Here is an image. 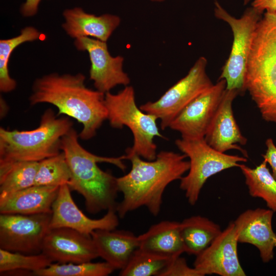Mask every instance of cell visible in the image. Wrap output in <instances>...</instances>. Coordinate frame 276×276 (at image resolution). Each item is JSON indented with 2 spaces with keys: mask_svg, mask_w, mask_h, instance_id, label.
<instances>
[{
  "mask_svg": "<svg viewBox=\"0 0 276 276\" xmlns=\"http://www.w3.org/2000/svg\"><path fill=\"white\" fill-rule=\"evenodd\" d=\"M131 163L130 171L117 178L119 192L123 198L116 212L120 218L142 206L156 216L159 213L163 196L171 182L180 179L190 168L185 154L161 151L152 160H145L136 154L126 155Z\"/></svg>",
  "mask_w": 276,
  "mask_h": 276,
  "instance_id": "6da1fadb",
  "label": "cell"
},
{
  "mask_svg": "<svg viewBox=\"0 0 276 276\" xmlns=\"http://www.w3.org/2000/svg\"><path fill=\"white\" fill-rule=\"evenodd\" d=\"M85 80L81 73L44 76L33 84L30 105L49 103L55 106L58 116L65 115L82 124L80 139L90 140L107 120V111L105 94L87 87Z\"/></svg>",
  "mask_w": 276,
  "mask_h": 276,
  "instance_id": "7a4b0ae2",
  "label": "cell"
},
{
  "mask_svg": "<svg viewBox=\"0 0 276 276\" xmlns=\"http://www.w3.org/2000/svg\"><path fill=\"white\" fill-rule=\"evenodd\" d=\"M79 134L72 128L61 138L60 149L65 156L71 173L67 185L81 194L86 211L95 214L103 211H116L119 192L117 178L101 169L99 163L112 164L124 171L125 154L119 157L95 155L84 149L78 141Z\"/></svg>",
  "mask_w": 276,
  "mask_h": 276,
  "instance_id": "3957f363",
  "label": "cell"
},
{
  "mask_svg": "<svg viewBox=\"0 0 276 276\" xmlns=\"http://www.w3.org/2000/svg\"><path fill=\"white\" fill-rule=\"evenodd\" d=\"M246 89L262 118L276 122V13L266 11L255 31L248 60Z\"/></svg>",
  "mask_w": 276,
  "mask_h": 276,
  "instance_id": "277c9868",
  "label": "cell"
},
{
  "mask_svg": "<svg viewBox=\"0 0 276 276\" xmlns=\"http://www.w3.org/2000/svg\"><path fill=\"white\" fill-rule=\"evenodd\" d=\"M47 109L38 126L31 130L0 128V163L40 162L61 151L62 137L73 128L68 117H58Z\"/></svg>",
  "mask_w": 276,
  "mask_h": 276,
  "instance_id": "5b68a950",
  "label": "cell"
},
{
  "mask_svg": "<svg viewBox=\"0 0 276 276\" xmlns=\"http://www.w3.org/2000/svg\"><path fill=\"white\" fill-rule=\"evenodd\" d=\"M104 102L110 126L119 129L126 126L132 132L133 145L126 150V155L136 154L148 160L155 159L157 153L154 138H165L159 131L157 118L137 106L133 87L126 86L116 94L106 93Z\"/></svg>",
  "mask_w": 276,
  "mask_h": 276,
  "instance_id": "8992f818",
  "label": "cell"
},
{
  "mask_svg": "<svg viewBox=\"0 0 276 276\" xmlns=\"http://www.w3.org/2000/svg\"><path fill=\"white\" fill-rule=\"evenodd\" d=\"M214 15L229 25L233 41L229 57L219 78L226 81V89H236L239 94L246 89V75L254 37L263 12L254 7L247 8L240 18L229 14L217 1L214 3Z\"/></svg>",
  "mask_w": 276,
  "mask_h": 276,
  "instance_id": "52a82bcc",
  "label": "cell"
},
{
  "mask_svg": "<svg viewBox=\"0 0 276 276\" xmlns=\"http://www.w3.org/2000/svg\"><path fill=\"white\" fill-rule=\"evenodd\" d=\"M177 147L190 158L188 174L180 179V189L185 191L189 203L195 205L198 200L201 190L211 176L223 170L239 167L240 163L247 158L228 155L211 147L204 138L177 139Z\"/></svg>",
  "mask_w": 276,
  "mask_h": 276,
  "instance_id": "ba28073f",
  "label": "cell"
},
{
  "mask_svg": "<svg viewBox=\"0 0 276 276\" xmlns=\"http://www.w3.org/2000/svg\"><path fill=\"white\" fill-rule=\"evenodd\" d=\"M207 62L204 57H200L184 77L158 100L141 105L140 109L160 120L162 129L169 127L186 106L213 85L206 73Z\"/></svg>",
  "mask_w": 276,
  "mask_h": 276,
  "instance_id": "9c48e42d",
  "label": "cell"
},
{
  "mask_svg": "<svg viewBox=\"0 0 276 276\" xmlns=\"http://www.w3.org/2000/svg\"><path fill=\"white\" fill-rule=\"evenodd\" d=\"M51 214H1L0 248L27 255L41 253Z\"/></svg>",
  "mask_w": 276,
  "mask_h": 276,
  "instance_id": "30bf717a",
  "label": "cell"
},
{
  "mask_svg": "<svg viewBox=\"0 0 276 276\" xmlns=\"http://www.w3.org/2000/svg\"><path fill=\"white\" fill-rule=\"evenodd\" d=\"M226 81L218 80L191 102L172 121L169 127L185 139L204 138L226 89Z\"/></svg>",
  "mask_w": 276,
  "mask_h": 276,
  "instance_id": "8fae6325",
  "label": "cell"
},
{
  "mask_svg": "<svg viewBox=\"0 0 276 276\" xmlns=\"http://www.w3.org/2000/svg\"><path fill=\"white\" fill-rule=\"evenodd\" d=\"M74 43L78 50L88 53L91 63L89 78L96 90L106 94L117 85H129L130 78L123 68L124 58L112 56L106 42L82 37L76 38Z\"/></svg>",
  "mask_w": 276,
  "mask_h": 276,
  "instance_id": "7c38bea8",
  "label": "cell"
},
{
  "mask_svg": "<svg viewBox=\"0 0 276 276\" xmlns=\"http://www.w3.org/2000/svg\"><path fill=\"white\" fill-rule=\"evenodd\" d=\"M238 239L234 222L203 251L196 256L194 267L201 276H245L238 258Z\"/></svg>",
  "mask_w": 276,
  "mask_h": 276,
  "instance_id": "4fadbf2b",
  "label": "cell"
},
{
  "mask_svg": "<svg viewBox=\"0 0 276 276\" xmlns=\"http://www.w3.org/2000/svg\"><path fill=\"white\" fill-rule=\"evenodd\" d=\"M71 191L67 184L60 187L52 207L50 228L67 227L87 236L97 229H116L119 223L116 211L109 210L100 219H91L78 208Z\"/></svg>",
  "mask_w": 276,
  "mask_h": 276,
  "instance_id": "5bb4252c",
  "label": "cell"
},
{
  "mask_svg": "<svg viewBox=\"0 0 276 276\" xmlns=\"http://www.w3.org/2000/svg\"><path fill=\"white\" fill-rule=\"evenodd\" d=\"M41 252L59 263L90 262L99 257L91 236L67 227L49 228Z\"/></svg>",
  "mask_w": 276,
  "mask_h": 276,
  "instance_id": "9a60e30c",
  "label": "cell"
},
{
  "mask_svg": "<svg viewBox=\"0 0 276 276\" xmlns=\"http://www.w3.org/2000/svg\"><path fill=\"white\" fill-rule=\"evenodd\" d=\"M239 93L226 89L204 139L214 149L223 153L236 149L247 158V152L239 145H245L247 139L242 134L235 119L232 104Z\"/></svg>",
  "mask_w": 276,
  "mask_h": 276,
  "instance_id": "2e32d148",
  "label": "cell"
},
{
  "mask_svg": "<svg viewBox=\"0 0 276 276\" xmlns=\"http://www.w3.org/2000/svg\"><path fill=\"white\" fill-rule=\"evenodd\" d=\"M273 213L269 209H248L234 221L238 242L255 246L264 263L270 262L274 256L276 235L272 227Z\"/></svg>",
  "mask_w": 276,
  "mask_h": 276,
  "instance_id": "e0dca14e",
  "label": "cell"
},
{
  "mask_svg": "<svg viewBox=\"0 0 276 276\" xmlns=\"http://www.w3.org/2000/svg\"><path fill=\"white\" fill-rule=\"evenodd\" d=\"M63 15L65 22L62 27L68 35L76 39L90 36L106 42L121 22V18L116 15L97 16L80 7L66 9Z\"/></svg>",
  "mask_w": 276,
  "mask_h": 276,
  "instance_id": "ac0fdd59",
  "label": "cell"
},
{
  "mask_svg": "<svg viewBox=\"0 0 276 276\" xmlns=\"http://www.w3.org/2000/svg\"><path fill=\"white\" fill-rule=\"evenodd\" d=\"M91 237L99 257L116 270L123 269L139 247L137 236L128 231L97 229Z\"/></svg>",
  "mask_w": 276,
  "mask_h": 276,
  "instance_id": "d6986e66",
  "label": "cell"
},
{
  "mask_svg": "<svg viewBox=\"0 0 276 276\" xmlns=\"http://www.w3.org/2000/svg\"><path fill=\"white\" fill-rule=\"evenodd\" d=\"M60 187L33 186L0 198L1 214L52 213Z\"/></svg>",
  "mask_w": 276,
  "mask_h": 276,
  "instance_id": "ffe728a7",
  "label": "cell"
},
{
  "mask_svg": "<svg viewBox=\"0 0 276 276\" xmlns=\"http://www.w3.org/2000/svg\"><path fill=\"white\" fill-rule=\"evenodd\" d=\"M137 237L138 248L146 252L170 258L185 252L180 222L177 221H160Z\"/></svg>",
  "mask_w": 276,
  "mask_h": 276,
  "instance_id": "44dd1931",
  "label": "cell"
},
{
  "mask_svg": "<svg viewBox=\"0 0 276 276\" xmlns=\"http://www.w3.org/2000/svg\"><path fill=\"white\" fill-rule=\"evenodd\" d=\"M185 252L197 256L222 232L220 226L205 217L193 216L180 222Z\"/></svg>",
  "mask_w": 276,
  "mask_h": 276,
  "instance_id": "7402d4cb",
  "label": "cell"
},
{
  "mask_svg": "<svg viewBox=\"0 0 276 276\" xmlns=\"http://www.w3.org/2000/svg\"><path fill=\"white\" fill-rule=\"evenodd\" d=\"M39 162L0 163V198L32 187Z\"/></svg>",
  "mask_w": 276,
  "mask_h": 276,
  "instance_id": "603a6c76",
  "label": "cell"
},
{
  "mask_svg": "<svg viewBox=\"0 0 276 276\" xmlns=\"http://www.w3.org/2000/svg\"><path fill=\"white\" fill-rule=\"evenodd\" d=\"M263 161L255 168L240 164L239 168L245 177L250 195L262 198L268 209L276 212V180Z\"/></svg>",
  "mask_w": 276,
  "mask_h": 276,
  "instance_id": "cb8c5ba5",
  "label": "cell"
},
{
  "mask_svg": "<svg viewBox=\"0 0 276 276\" xmlns=\"http://www.w3.org/2000/svg\"><path fill=\"white\" fill-rule=\"evenodd\" d=\"M42 34L33 27H27L21 30L16 37L0 40V90L9 93L16 86V82L9 73L8 63L11 55L20 44L40 38Z\"/></svg>",
  "mask_w": 276,
  "mask_h": 276,
  "instance_id": "d4e9b609",
  "label": "cell"
},
{
  "mask_svg": "<svg viewBox=\"0 0 276 276\" xmlns=\"http://www.w3.org/2000/svg\"><path fill=\"white\" fill-rule=\"evenodd\" d=\"M71 173L64 153L39 162L34 186L60 187L68 184Z\"/></svg>",
  "mask_w": 276,
  "mask_h": 276,
  "instance_id": "484cf974",
  "label": "cell"
},
{
  "mask_svg": "<svg viewBox=\"0 0 276 276\" xmlns=\"http://www.w3.org/2000/svg\"><path fill=\"white\" fill-rule=\"evenodd\" d=\"M115 268L106 262L80 263H52L47 267L34 271L37 276H107Z\"/></svg>",
  "mask_w": 276,
  "mask_h": 276,
  "instance_id": "4316f807",
  "label": "cell"
},
{
  "mask_svg": "<svg viewBox=\"0 0 276 276\" xmlns=\"http://www.w3.org/2000/svg\"><path fill=\"white\" fill-rule=\"evenodd\" d=\"M53 263L45 255L41 252L27 255L11 252L0 248V273L23 271L32 274L45 268Z\"/></svg>",
  "mask_w": 276,
  "mask_h": 276,
  "instance_id": "83f0119b",
  "label": "cell"
},
{
  "mask_svg": "<svg viewBox=\"0 0 276 276\" xmlns=\"http://www.w3.org/2000/svg\"><path fill=\"white\" fill-rule=\"evenodd\" d=\"M172 259L146 252L137 248L126 266L121 270L119 275L159 276Z\"/></svg>",
  "mask_w": 276,
  "mask_h": 276,
  "instance_id": "f1b7e54d",
  "label": "cell"
},
{
  "mask_svg": "<svg viewBox=\"0 0 276 276\" xmlns=\"http://www.w3.org/2000/svg\"><path fill=\"white\" fill-rule=\"evenodd\" d=\"M159 276H201L194 267H189L180 256L173 258Z\"/></svg>",
  "mask_w": 276,
  "mask_h": 276,
  "instance_id": "f546056e",
  "label": "cell"
},
{
  "mask_svg": "<svg viewBox=\"0 0 276 276\" xmlns=\"http://www.w3.org/2000/svg\"><path fill=\"white\" fill-rule=\"evenodd\" d=\"M267 150L262 155L265 162L268 163L272 170V174L276 180V146L271 139H268L266 141Z\"/></svg>",
  "mask_w": 276,
  "mask_h": 276,
  "instance_id": "4dcf8cb0",
  "label": "cell"
},
{
  "mask_svg": "<svg viewBox=\"0 0 276 276\" xmlns=\"http://www.w3.org/2000/svg\"><path fill=\"white\" fill-rule=\"evenodd\" d=\"M251 6L259 11L276 13V0H254Z\"/></svg>",
  "mask_w": 276,
  "mask_h": 276,
  "instance_id": "1f68e13d",
  "label": "cell"
},
{
  "mask_svg": "<svg viewBox=\"0 0 276 276\" xmlns=\"http://www.w3.org/2000/svg\"><path fill=\"white\" fill-rule=\"evenodd\" d=\"M41 0H26L22 5L20 12L26 17L35 15L38 11V6Z\"/></svg>",
  "mask_w": 276,
  "mask_h": 276,
  "instance_id": "d6a6232c",
  "label": "cell"
},
{
  "mask_svg": "<svg viewBox=\"0 0 276 276\" xmlns=\"http://www.w3.org/2000/svg\"><path fill=\"white\" fill-rule=\"evenodd\" d=\"M254 0H243L244 5H247L250 2H252Z\"/></svg>",
  "mask_w": 276,
  "mask_h": 276,
  "instance_id": "836d02e7",
  "label": "cell"
},
{
  "mask_svg": "<svg viewBox=\"0 0 276 276\" xmlns=\"http://www.w3.org/2000/svg\"><path fill=\"white\" fill-rule=\"evenodd\" d=\"M151 2H158V3H160V2H165L167 0H149Z\"/></svg>",
  "mask_w": 276,
  "mask_h": 276,
  "instance_id": "e575fe53",
  "label": "cell"
},
{
  "mask_svg": "<svg viewBox=\"0 0 276 276\" xmlns=\"http://www.w3.org/2000/svg\"><path fill=\"white\" fill-rule=\"evenodd\" d=\"M275 246H276V238L275 239Z\"/></svg>",
  "mask_w": 276,
  "mask_h": 276,
  "instance_id": "d590c367",
  "label": "cell"
}]
</instances>
